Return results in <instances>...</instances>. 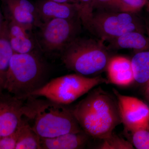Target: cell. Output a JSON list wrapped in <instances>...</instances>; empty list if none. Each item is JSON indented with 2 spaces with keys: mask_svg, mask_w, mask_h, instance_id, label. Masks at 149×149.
<instances>
[{
  "mask_svg": "<svg viewBox=\"0 0 149 149\" xmlns=\"http://www.w3.org/2000/svg\"><path fill=\"white\" fill-rule=\"evenodd\" d=\"M8 11L9 18L31 31L40 25L35 17L37 14L35 3L29 0H2Z\"/></svg>",
  "mask_w": 149,
  "mask_h": 149,
  "instance_id": "8fae6325",
  "label": "cell"
},
{
  "mask_svg": "<svg viewBox=\"0 0 149 149\" xmlns=\"http://www.w3.org/2000/svg\"><path fill=\"white\" fill-rule=\"evenodd\" d=\"M17 140V133L0 137V149H15Z\"/></svg>",
  "mask_w": 149,
  "mask_h": 149,
  "instance_id": "cb8c5ba5",
  "label": "cell"
},
{
  "mask_svg": "<svg viewBox=\"0 0 149 149\" xmlns=\"http://www.w3.org/2000/svg\"><path fill=\"white\" fill-rule=\"evenodd\" d=\"M24 117L41 138H52L83 130L66 105L30 96L24 101Z\"/></svg>",
  "mask_w": 149,
  "mask_h": 149,
  "instance_id": "7a4b0ae2",
  "label": "cell"
},
{
  "mask_svg": "<svg viewBox=\"0 0 149 149\" xmlns=\"http://www.w3.org/2000/svg\"><path fill=\"white\" fill-rule=\"evenodd\" d=\"M93 0H77L79 9V18L82 24L85 27L91 20L94 10L93 8Z\"/></svg>",
  "mask_w": 149,
  "mask_h": 149,
  "instance_id": "44dd1931",
  "label": "cell"
},
{
  "mask_svg": "<svg viewBox=\"0 0 149 149\" xmlns=\"http://www.w3.org/2000/svg\"><path fill=\"white\" fill-rule=\"evenodd\" d=\"M81 24L79 17L54 19L43 22L39 27L37 44L45 52L61 53L70 43L78 37Z\"/></svg>",
  "mask_w": 149,
  "mask_h": 149,
  "instance_id": "52a82bcc",
  "label": "cell"
},
{
  "mask_svg": "<svg viewBox=\"0 0 149 149\" xmlns=\"http://www.w3.org/2000/svg\"><path fill=\"white\" fill-rule=\"evenodd\" d=\"M91 136L82 130L70 133L52 138H40L42 149H84Z\"/></svg>",
  "mask_w": 149,
  "mask_h": 149,
  "instance_id": "5bb4252c",
  "label": "cell"
},
{
  "mask_svg": "<svg viewBox=\"0 0 149 149\" xmlns=\"http://www.w3.org/2000/svg\"><path fill=\"white\" fill-rule=\"evenodd\" d=\"M71 109L82 130L95 139L107 138L121 123L117 101L100 89Z\"/></svg>",
  "mask_w": 149,
  "mask_h": 149,
  "instance_id": "6da1fadb",
  "label": "cell"
},
{
  "mask_svg": "<svg viewBox=\"0 0 149 149\" xmlns=\"http://www.w3.org/2000/svg\"><path fill=\"white\" fill-rule=\"evenodd\" d=\"M24 102L5 91L0 93V137L15 132L24 116Z\"/></svg>",
  "mask_w": 149,
  "mask_h": 149,
  "instance_id": "9c48e42d",
  "label": "cell"
},
{
  "mask_svg": "<svg viewBox=\"0 0 149 149\" xmlns=\"http://www.w3.org/2000/svg\"><path fill=\"white\" fill-rule=\"evenodd\" d=\"M96 148L100 149H132L133 145L113 133L105 139Z\"/></svg>",
  "mask_w": 149,
  "mask_h": 149,
  "instance_id": "d6986e66",
  "label": "cell"
},
{
  "mask_svg": "<svg viewBox=\"0 0 149 149\" xmlns=\"http://www.w3.org/2000/svg\"><path fill=\"white\" fill-rule=\"evenodd\" d=\"M103 41L77 37L61 52V58L68 69L83 75L106 69L111 57Z\"/></svg>",
  "mask_w": 149,
  "mask_h": 149,
  "instance_id": "277c9868",
  "label": "cell"
},
{
  "mask_svg": "<svg viewBox=\"0 0 149 149\" xmlns=\"http://www.w3.org/2000/svg\"></svg>",
  "mask_w": 149,
  "mask_h": 149,
  "instance_id": "4316f807",
  "label": "cell"
},
{
  "mask_svg": "<svg viewBox=\"0 0 149 149\" xmlns=\"http://www.w3.org/2000/svg\"><path fill=\"white\" fill-rule=\"evenodd\" d=\"M117 99L121 122L133 132L140 129H149V108L134 97L124 95L113 89Z\"/></svg>",
  "mask_w": 149,
  "mask_h": 149,
  "instance_id": "ba28073f",
  "label": "cell"
},
{
  "mask_svg": "<svg viewBox=\"0 0 149 149\" xmlns=\"http://www.w3.org/2000/svg\"><path fill=\"white\" fill-rule=\"evenodd\" d=\"M108 83L107 80L101 76L91 78L78 73L68 74L52 79L30 96L44 97L57 103L67 105L98 85Z\"/></svg>",
  "mask_w": 149,
  "mask_h": 149,
  "instance_id": "5b68a950",
  "label": "cell"
},
{
  "mask_svg": "<svg viewBox=\"0 0 149 149\" xmlns=\"http://www.w3.org/2000/svg\"><path fill=\"white\" fill-rule=\"evenodd\" d=\"M35 4L42 23L54 19L79 18V9L77 3L40 0Z\"/></svg>",
  "mask_w": 149,
  "mask_h": 149,
  "instance_id": "30bf717a",
  "label": "cell"
},
{
  "mask_svg": "<svg viewBox=\"0 0 149 149\" xmlns=\"http://www.w3.org/2000/svg\"><path fill=\"white\" fill-rule=\"evenodd\" d=\"M6 22L8 35L14 53H27L36 50L37 41L31 34V31L9 18Z\"/></svg>",
  "mask_w": 149,
  "mask_h": 149,
  "instance_id": "7c38bea8",
  "label": "cell"
},
{
  "mask_svg": "<svg viewBox=\"0 0 149 149\" xmlns=\"http://www.w3.org/2000/svg\"><path fill=\"white\" fill-rule=\"evenodd\" d=\"M147 4H148V8L149 11V1L148 2V3Z\"/></svg>",
  "mask_w": 149,
  "mask_h": 149,
  "instance_id": "484cf974",
  "label": "cell"
},
{
  "mask_svg": "<svg viewBox=\"0 0 149 149\" xmlns=\"http://www.w3.org/2000/svg\"><path fill=\"white\" fill-rule=\"evenodd\" d=\"M13 53L9 41L6 23L0 27V93L5 91L7 74Z\"/></svg>",
  "mask_w": 149,
  "mask_h": 149,
  "instance_id": "e0dca14e",
  "label": "cell"
},
{
  "mask_svg": "<svg viewBox=\"0 0 149 149\" xmlns=\"http://www.w3.org/2000/svg\"><path fill=\"white\" fill-rule=\"evenodd\" d=\"M133 145L138 149H149V129H140L132 132Z\"/></svg>",
  "mask_w": 149,
  "mask_h": 149,
  "instance_id": "7402d4cb",
  "label": "cell"
},
{
  "mask_svg": "<svg viewBox=\"0 0 149 149\" xmlns=\"http://www.w3.org/2000/svg\"><path fill=\"white\" fill-rule=\"evenodd\" d=\"M85 28L103 42L114 40L128 32L144 33L146 31L136 13L112 11L94 12Z\"/></svg>",
  "mask_w": 149,
  "mask_h": 149,
  "instance_id": "8992f818",
  "label": "cell"
},
{
  "mask_svg": "<svg viewBox=\"0 0 149 149\" xmlns=\"http://www.w3.org/2000/svg\"><path fill=\"white\" fill-rule=\"evenodd\" d=\"M119 0H93V10L97 11H117Z\"/></svg>",
  "mask_w": 149,
  "mask_h": 149,
  "instance_id": "603a6c76",
  "label": "cell"
},
{
  "mask_svg": "<svg viewBox=\"0 0 149 149\" xmlns=\"http://www.w3.org/2000/svg\"><path fill=\"white\" fill-rule=\"evenodd\" d=\"M149 1V0H119L117 11L136 13Z\"/></svg>",
  "mask_w": 149,
  "mask_h": 149,
  "instance_id": "ffe728a7",
  "label": "cell"
},
{
  "mask_svg": "<svg viewBox=\"0 0 149 149\" xmlns=\"http://www.w3.org/2000/svg\"><path fill=\"white\" fill-rule=\"evenodd\" d=\"M17 140L15 149H42L40 137L23 116L16 129Z\"/></svg>",
  "mask_w": 149,
  "mask_h": 149,
  "instance_id": "2e32d148",
  "label": "cell"
},
{
  "mask_svg": "<svg viewBox=\"0 0 149 149\" xmlns=\"http://www.w3.org/2000/svg\"><path fill=\"white\" fill-rule=\"evenodd\" d=\"M108 49H132L137 52L149 51V37L136 31L128 32L114 40L108 41Z\"/></svg>",
  "mask_w": 149,
  "mask_h": 149,
  "instance_id": "9a60e30c",
  "label": "cell"
},
{
  "mask_svg": "<svg viewBox=\"0 0 149 149\" xmlns=\"http://www.w3.org/2000/svg\"><path fill=\"white\" fill-rule=\"evenodd\" d=\"M108 82L120 86H127L135 81L131 60L122 56L111 57L106 68Z\"/></svg>",
  "mask_w": 149,
  "mask_h": 149,
  "instance_id": "4fadbf2b",
  "label": "cell"
},
{
  "mask_svg": "<svg viewBox=\"0 0 149 149\" xmlns=\"http://www.w3.org/2000/svg\"><path fill=\"white\" fill-rule=\"evenodd\" d=\"M49 67L37 51L14 53L10 62L5 91L25 101L48 82Z\"/></svg>",
  "mask_w": 149,
  "mask_h": 149,
  "instance_id": "3957f363",
  "label": "cell"
},
{
  "mask_svg": "<svg viewBox=\"0 0 149 149\" xmlns=\"http://www.w3.org/2000/svg\"><path fill=\"white\" fill-rule=\"evenodd\" d=\"M131 62L135 81L141 84L149 83V51L137 52Z\"/></svg>",
  "mask_w": 149,
  "mask_h": 149,
  "instance_id": "ac0fdd59",
  "label": "cell"
},
{
  "mask_svg": "<svg viewBox=\"0 0 149 149\" xmlns=\"http://www.w3.org/2000/svg\"><path fill=\"white\" fill-rule=\"evenodd\" d=\"M60 3H77V0H49Z\"/></svg>",
  "mask_w": 149,
  "mask_h": 149,
  "instance_id": "d4e9b609",
  "label": "cell"
}]
</instances>
